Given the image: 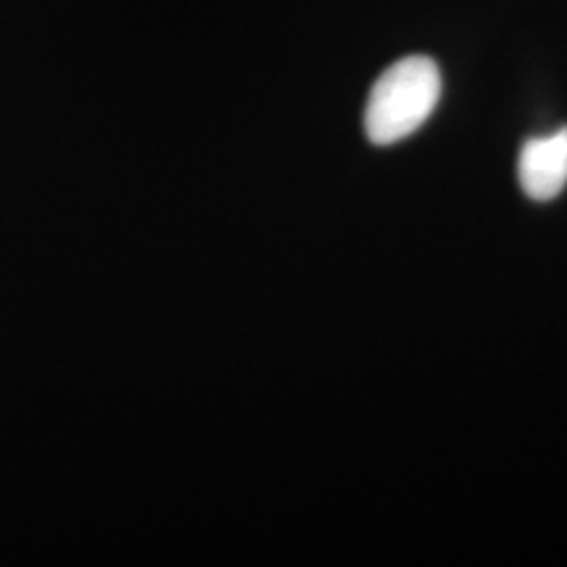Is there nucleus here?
<instances>
[{"label": "nucleus", "mask_w": 567, "mask_h": 567, "mask_svg": "<svg viewBox=\"0 0 567 567\" xmlns=\"http://www.w3.org/2000/svg\"><path fill=\"white\" fill-rule=\"evenodd\" d=\"M519 183L527 198L548 203L567 185V126L524 143L519 154Z\"/></svg>", "instance_id": "nucleus-2"}, {"label": "nucleus", "mask_w": 567, "mask_h": 567, "mask_svg": "<svg viewBox=\"0 0 567 567\" xmlns=\"http://www.w3.org/2000/svg\"><path fill=\"white\" fill-rule=\"evenodd\" d=\"M442 95L437 63L410 55L386 68L365 103L364 128L377 145H391L412 135L433 114Z\"/></svg>", "instance_id": "nucleus-1"}]
</instances>
